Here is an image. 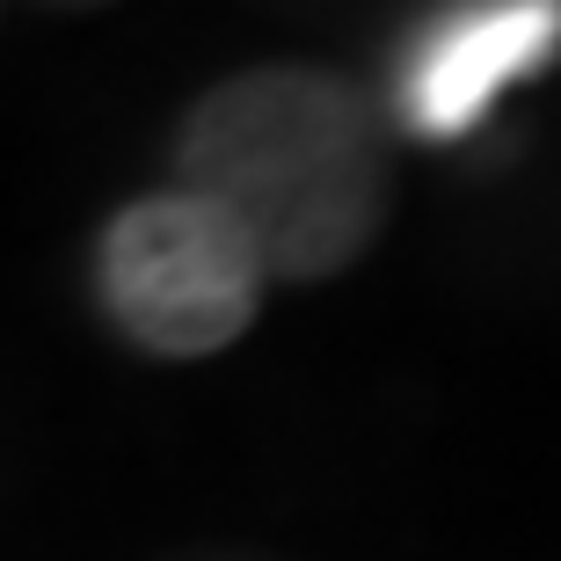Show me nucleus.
I'll return each instance as SVG.
<instances>
[{"label": "nucleus", "mask_w": 561, "mask_h": 561, "mask_svg": "<svg viewBox=\"0 0 561 561\" xmlns=\"http://www.w3.org/2000/svg\"><path fill=\"white\" fill-rule=\"evenodd\" d=\"M175 175L249 233L271 277H335L387 219V125L343 73L255 66L197 95Z\"/></svg>", "instance_id": "f257e3e1"}, {"label": "nucleus", "mask_w": 561, "mask_h": 561, "mask_svg": "<svg viewBox=\"0 0 561 561\" xmlns=\"http://www.w3.org/2000/svg\"><path fill=\"white\" fill-rule=\"evenodd\" d=\"M263 249L190 190L131 197L95 249V291L110 321L153 357H211L241 343L263 307Z\"/></svg>", "instance_id": "f03ea898"}, {"label": "nucleus", "mask_w": 561, "mask_h": 561, "mask_svg": "<svg viewBox=\"0 0 561 561\" xmlns=\"http://www.w3.org/2000/svg\"><path fill=\"white\" fill-rule=\"evenodd\" d=\"M554 44L561 0H489V8L437 15L394 66V117L416 139H459L511 81L554 59Z\"/></svg>", "instance_id": "7ed1b4c3"}]
</instances>
